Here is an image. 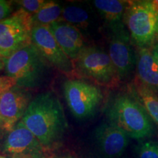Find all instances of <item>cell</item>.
I'll list each match as a JSON object with an SVG mask.
<instances>
[{
    "label": "cell",
    "mask_w": 158,
    "mask_h": 158,
    "mask_svg": "<svg viewBox=\"0 0 158 158\" xmlns=\"http://www.w3.org/2000/svg\"><path fill=\"white\" fill-rule=\"evenodd\" d=\"M21 121L44 149L56 147L68 126L60 100L51 92H44L35 97Z\"/></svg>",
    "instance_id": "6da1fadb"
},
{
    "label": "cell",
    "mask_w": 158,
    "mask_h": 158,
    "mask_svg": "<svg viewBox=\"0 0 158 158\" xmlns=\"http://www.w3.org/2000/svg\"><path fill=\"white\" fill-rule=\"evenodd\" d=\"M106 114L108 122L123 130L130 138L143 140L154 133L151 118L133 94H116L108 102Z\"/></svg>",
    "instance_id": "7a4b0ae2"
},
{
    "label": "cell",
    "mask_w": 158,
    "mask_h": 158,
    "mask_svg": "<svg viewBox=\"0 0 158 158\" xmlns=\"http://www.w3.org/2000/svg\"><path fill=\"white\" fill-rule=\"evenodd\" d=\"M48 63L31 43L5 59L6 76L16 82L20 88L40 86L47 73Z\"/></svg>",
    "instance_id": "3957f363"
},
{
    "label": "cell",
    "mask_w": 158,
    "mask_h": 158,
    "mask_svg": "<svg viewBox=\"0 0 158 158\" xmlns=\"http://www.w3.org/2000/svg\"><path fill=\"white\" fill-rule=\"evenodd\" d=\"M124 22L137 48L153 47L157 42L158 15L149 0L127 1Z\"/></svg>",
    "instance_id": "277c9868"
},
{
    "label": "cell",
    "mask_w": 158,
    "mask_h": 158,
    "mask_svg": "<svg viewBox=\"0 0 158 158\" xmlns=\"http://www.w3.org/2000/svg\"><path fill=\"white\" fill-rule=\"evenodd\" d=\"M74 66L77 76L86 77L102 86H115L120 80L108 53L98 47L86 46Z\"/></svg>",
    "instance_id": "5b68a950"
},
{
    "label": "cell",
    "mask_w": 158,
    "mask_h": 158,
    "mask_svg": "<svg viewBox=\"0 0 158 158\" xmlns=\"http://www.w3.org/2000/svg\"><path fill=\"white\" fill-rule=\"evenodd\" d=\"M31 15L20 8L0 21V57L5 59L31 44Z\"/></svg>",
    "instance_id": "8992f818"
},
{
    "label": "cell",
    "mask_w": 158,
    "mask_h": 158,
    "mask_svg": "<svg viewBox=\"0 0 158 158\" xmlns=\"http://www.w3.org/2000/svg\"><path fill=\"white\" fill-rule=\"evenodd\" d=\"M63 92L71 113L80 119L93 116L103 99L100 88L76 78L64 81Z\"/></svg>",
    "instance_id": "52a82bcc"
},
{
    "label": "cell",
    "mask_w": 158,
    "mask_h": 158,
    "mask_svg": "<svg viewBox=\"0 0 158 158\" xmlns=\"http://www.w3.org/2000/svg\"><path fill=\"white\" fill-rule=\"evenodd\" d=\"M31 43L46 62L70 78L77 76L74 63L64 54L45 26H37L31 31Z\"/></svg>",
    "instance_id": "ba28073f"
},
{
    "label": "cell",
    "mask_w": 158,
    "mask_h": 158,
    "mask_svg": "<svg viewBox=\"0 0 158 158\" xmlns=\"http://www.w3.org/2000/svg\"><path fill=\"white\" fill-rule=\"evenodd\" d=\"M108 55L115 68L120 80L130 76L136 64L130 36L125 26L110 30Z\"/></svg>",
    "instance_id": "9c48e42d"
},
{
    "label": "cell",
    "mask_w": 158,
    "mask_h": 158,
    "mask_svg": "<svg viewBox=\"0 0 158 158\" xmlns=\"http://www.w3.org/2000/svg\"><path fill=\"white\" fill-rule=\"evenodd\" d=\"M130 137L110 122H104L94 131L93 143L98 158H121L129 143Z\"/></svg>",
    "instance_id": "30bf717a"
},
{
    "label": "cell",
    "mask_w": 158,
    "mask_h": 158,
    "mask_svg": "<svg viewBox=\"0 0 158 158\" xmlns=\"http://www.w3.org/2000/svg\"><path fill=\"white\" fill-rule=\"evenodd\" d=\"M2 150L11 158L44 157V148L21 120L8 132L4 141Z\"/></svg>",
    "instance_id": "8fae6325"
},
{
    "label": "cell",
    "mask_w": 158,
    "mask_h": 158,
    "mask_svg": "<svg viewBox=\"0 0 158 158\" xmlns=\"http://www.w3.org/2000/svg\"><path fill=\"white\" fill-rule=\"evenodd\" d=\"M30 102L28 92L17 86L0 93V116L3 122L2 129L10 131L22 119Z\"/></svg>",
    "instance_id": "7c38bea8"
},
{
    "label": "cell",
    "mask_w": 158,
    "mask_h": 158,
    "mask_svg": "<svg viewBox=\"0 0 158 158\" xmlns=\"http://www.w3.org/2000/svg\"><path fill=\"white\" fill-rule=\"evenodd\" d=\"M48 27L60 48L74 63L86 47L81 31L63 21L51 23Z\"/></svg>",
    "instance_id": "4fadbf2b"
},
{
    "label": "cell",
    "mask_w": 158,
    "mask_h": 158,
    "mask_svg": "<svg viewBox=\"0 0 158 158\" xmlns=\"http://www.w3.org/2000/svg\"><path fill=\"white\" fill-rule=\"evenodd\" d=\"M136 68L138 81L158 93V59L155 48H138Z\"/></svg>",
    "instance_id": "5bb4252c"
},
{
    "label": "cell",
    "mask_w": 158,
    "mask_h": 158,
    "mask_svg": "<svg viewBox=\"0 0 158 158\" xmlns=\"http://www.w3.org/2000/svg\"><path fill=\"white\" fill-rule=\"evenodd\" d=\"M94 8L106 21L110 30L124 27V17L127 1L122 0H94Z\"/></svg>",
    "instance_id": "9a60e30c"
},
{
    "label": "cell",
    "mask_w": 158,
    "mask_h": 158,
    "mask_svg": "<svg viewBox=\"0 0 158 158\" xmlns=\"http://www.w3.org/2000/svg\"><path fill=\"white\" fill-rule=\"evenodd\" d=\"M133 95L140 102L152 121L158 126V96L139 81L133 86Z\"/></svg>",
    "instance_id": "2e32d148"
},
{
    "label": "cell",
    "mask_w": 158,
    "mask_h": 158,
    "mask_svg": "<svg viewBox=\"0 0 158 158\" xmlns=\"http://www.w3.org/2000/svg\"><path fill=\"white\" fill-rule=\"evenodd\" d=\"M90 14L87 10L76 5H68L62 8V16L59 21H63L74 26L79 30H86L91 23Z\"/></svg>",
    "instance_id": "e0dca14e"
},
{
    "label": "cell",
    "mask_w": 158,
    "mask_h": 158,
    "mask_svg": "<svg viewBox=\"0 0 158 158\" xmlns=\"http://www.w3.org/2000/svg\"><path fill=\"white\" fill-rule=\"evenodd\" d=\"M62 7L55 2H45L43 7L34 15H31L33 27L37 26L48 27L51 23L61 19Z\"/></svg>",
    "instance_id": "ac0fdd59"
},
{
    "label": "cell",
    "mask_w": 158,
    "mask_h": 158,
    "mask_svg": "<svg viewBox=\"0 0 158 158\" xmlns=\"http://www.w3.org/2000/svg\"><path fill=\"white\" fill-rule=\"evenodd\" d=\"M138 158H158V143L147 141L140 143L136 147Z\"/></svg>",
    "instance_id": "d6986e66"
},
{
    "label": "cell",
    "mask_w": 158,
    "mask_h": 158,
    "mask_svg": "<svg viewBox=\"0 0 158 158\" xmlns=\"http://www.w3.org/2000/svg\"><path fill=\"white\" fill-rule=\"evenodd\" d=\"M16 2L21 6V8L30 15H34L45 3L44 0H21Z\"/></svg>",
    "instance_id": "ffe728a7"
},
{
    "label": "cell",
    "mask_w": 158,
    "mask_h": 158,
    "mask_svg": "<svg viewBox=\"0 0 158 158\" xmlns=\"http://www.w3.org/2000/svg\"><path fill=\"white\" fill-rule=\"evenodd\" d=\"M13 13V6L10 2L0 0V21L9 17Z\"/></svg>",
    "instance_id": "44dd1931"
},
{
    "label": "cell",
    "mask_w": 158,
    "mask_h": 158,
    "mask_svg": "<svg viewBox=\"0 0 158 158\" xmlns=\"http://www.w3.org/2000/svg\"><path fill=\"white\" fill-rule=\"evenodd\" d=\"M16 86V82L7 76H0V93Z\"/></svg>",
    "instance_id": "7402d4cb"
},
{
    "label": "cell",
    "mask_w": 158,
    "mask_h": 158,
    "mask_svg": "<svg viewBox=\"0 0 158 158\" xmlns=\"http://www.w3.org/2000/svg\"><path fill=\"white\" fill-rule=\"evenodd\" d=\"M149 2L151 5L152 6L154 10L158 15V0H149Z\"/></svg>",
    "instance_id": "603a6c76"
},
{
    "label": "cell",
    "mask_w": 158,
    "mask_h": 158,
    "mask_svg": "<svg viewBox=\"0 0 158 158\" xmlns=\"http://www.w3.org/2000/svg\"><path fill=\"white\" fill-rule=\"evenodd\" d=\"M5 68V59L0 57V72Z\"/></svg>",
    "instance_id": "cb8c5ba5"
},
{
    "label": "cell",
    "mask_w": 158,
    "mask_h": 158,
    "mask_svg": "<svg viewBox=\"0 0 158 158\" xmlns=\"http://www.w3.org/2000/svg\"><path fill=\"white\" fill-rule=\"evenodd\" d=\"M53 158H76V157H74L73 156H71V155H64L59 156V157H53Z\"/></svg>",
    "instance_id": "d4e9b609"
},
{
    "label": "cell",
    "mask_w": 158,
    "mask_h": 158,
    "mask_svg": "<svg viewBox=\"0 0 158 158\" xmlns=\"http://www.w3.org/2000/svg\"><path fill=\"white\" fill-rule=\"evenodd\" d=\"M154 48H155V53H156V56H157V59H158V40H157V42L155 43V45H154Z\"/></svg>",
    "instance_id": "484cf974"
},
{
    "label": "cell",
    "mask_w": 158,
    "mask_h": 158,
    "mask_svg": "<svg viewBox=\"0 0 158 158\" xmlns=\"http://www.w3.org/2000/svg\"><path fill=\"white\" fill-rule=\"evenodd\" d=\"M0 127H2V128L3 127V122H2V118H1V116H0Z\"/></svg>",
    "instance_id": "4316f807"
},
{
    "label": "cell",
    "mask_w": 158,
    "mask_h": 158,
    "mask_svg": "<svg viewBox=\"0 0 158 158\" xmlns=\"http://www.w3.org/2000/svg\"><path fill=\"white\" fill-rule=\"evenodd\" d=\"M13 158H32V157H13Z\"/></svg>",
    "instance_id": "83f0119b"
},
{
    "label": "cell",
    "mask_w": 158,
    "mask_h": 158,
    "mask_svg": "<svg viewBox=\"0 0 158 158\" xmlns=\"http://www.w3.org/2000/svg\"><path fill=\"white\" fill-rule=\"evenodd\" d=\"M0 158H6V157H4V156L0 155Z\"/></svg>",
    "instance_id": "f1b7e54d"
},
{
    "label": "cell",
    "mask_w": 158,
    "mask_h": 158,
    "mask_svg": "<svg viewBox=\"0 0 158 158\" xmlns=\"http://www.w3.org/2000/svg\"><path fill=\"white\" fill-rule=\"evenodd\" d=\"M43 158H53V157H44Z\"/></svg>",
    "instance_id": "f546056e"
}]
</instances>
